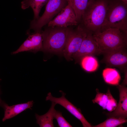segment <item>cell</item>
I'll list each match as a JSON object with an SVG mask.
<instances>
[{"label": "cell", "mask_w": 127, "mask_h": 127, "mask_svg": "<svg viewBox=\"0 0 127 127\" xmlns=\"http://www.w3.org/2000/svg\"><path fill=\"white\" fill-rule=\"evenodd\" d=\"M127 34L118 29L110 28L93 35L102 53L104 54L126 49Z\"/></svg>", "instance_id": "obj_1"}, {"label": "cell", "mask_w": 127, "mask_h": 127, "mask_svg": "<svg viewBox=\"0 0 127 127\" xmlns=\"http://www.w3.org/2000/svg\"><path fill=\"white\" fill-rule=\"evenodd\" d=\"M108 0H94L84 12L82 17L84 27L94 33L100 32L104 23Z\"/></svg>", "instance_id": "obj_2"}, {"label": "cell", "mask_w": 127, "mask_h": 127, "mask_svg": "<svg viewBox=\"0 0 127 127\" xmlns=\"http://www.w3.org/2000/svg\"><path fill=\"white\" fill-rule=\"evenodd\" d=\"M127 6L120 1L108 0L106 18L100 32L111 28L127 33Z\"/></svg>", "instance_id": "obj_3"}, {"label": "cell", "mask_w": 127, "mask_h": 127, "mask_svg": "<svg viewBox=\"0 0 127 127\" xmlns=\"http://www.w3.org/2000/svg\"><path fill=\"white\" fill-rule=\"evenodd\" d=\"M41 32L43 50L44 52L62 54L69 28L51 27Z\"/></svg>", "instance_id": "obj_4"}, {"label": "cell", "mask_w": 127, "mask_h": 127, "mask_svg": "<svg viewBox=\"0 0 127 127\" xmlns=\"http://www.w3.org/2000/svg\"><path fill=\"white\" fill-rule=\"evenodd\" d=\"M67 3V0H48L42 16L31 21L30 29L33 30L36 32H40L42 28L51 20Z\"/></svg>", "instance_id": "obj_5"}, {"label": "cell", "mask_w": 127, "mask_h": 127, "mask_svg": "<svg viewBox=\"0 0 127 127\" xmlns=\"http://www.w3.org/2000/svg\"><path fill=\"white\" fill-rule=\"evenodd\" d=\"M88 30L80 25L75 29L69 28L62 54L67 61L73 60L72 57L79 50Z\"/></svg>", "instance_id": "obj_6"}, {"label": "cell", "mask_w": 127, "mask_h": 127, "mask_svg": "<svg viewBox=\"0 0 127 127\" xmlns=\"http://www.w3.org/2000/svg\"><path fill=\"white\" fill-rule=\"evenodd\" d=\"M92 32L88 31L84 38L78 51L72 56L76 63L80 62L83 57L87 55L94 56L101 54Z\"/></svg>", "instance_id": "obj_7"}, {"label": "cell", "mask_w": 127, "mask_h": 127, "mask_svg": "<svg viewBox=\"0 0 127 127\" xmlns=\"http://www.w3.org/2000/svg\"><path fill=\"white\" fill-rule=\"evenodd\" d=\"M66 6L47 24L48 27H67L77 24L75 12L70 4L67 2Z\"/></svg>", "instance_id": "obj_8"}, {"label": "cell", "mask_w": 127, "mask_h": 127, "mask_svg": "<svg viewBox=\"0 0 127 127\" xmlns=\"http://www.w3.org/2000/svg\"><path fill=\"white\" fill-rule=\"evenodd\" d=\"M60 92L62 94L60 97L53 96L50 92H49L46 97V101L49 100L59 104L66 109L71 114L80 121L83 127H91V126L82 114L80 109L77 107L69 101L65 97V93L61 91Z\"/></svg>", "instance_id": "obj_9"}, {"label": "cell", "mask_w": 127, "mask_h": 127, "mask_svg": "<svg viewBox=\"0 0 127 127\" xmlns=\"http://www.w3.org/2000/svg\"><path fill=\"white\" fill-rule=\"evenodd\" d=\"M104 54L103 61L107 66L116 67L123 71L127 70L126 49L112 51Z\"/></svg>", "instance_id": "obj_10"}, {"label": "cell", "mask_w": 127, "mask_h": 127, "mask_svg": "<svg viewBox=\"0 0 127 127\" xmlns=\"http://www.w3.org/2000/svg\"><path fill=\"white\" fill-rule=\"evenodd\" d=\"M43 39L41 32H36L32 34H29L28 38L12 54H16L20 52L28 51L36 52L43 50Z\"/></svg>", "instance_id": "obj_11"}, {"label": "cell", "mask_w": 127, "mask_h": 127, "mask_svg": "<svg viewBox=\"0 0 127 127\" xmlns=\"http://www.w3.org/2000/svg\"><path fill=\"white\" fill-rule=\"evenodd\" d=\"M117 87L119 91V99L115 109L107 113L108 117H114L127 119V88L126 85H118Z\"/></svg>", "instance_id": "obj_12"}, {"label": "cell", "mask_w": 127, "mask_h": 127, "mask_svg": "<svg viewBox=\"0 0 127 127\" xmlns=\"http://www.w3.org/2000/svg\"><path fill=\"white\" fill-rule=\"evenodd\" d=\"M96 91V96L92 100L93 103H97L103 109L107 110L110 112L114 111L116 108L117 103L111 94L109 89H108L106 93L100 92L97 88Z\"/></svg>", "instance_id": "obj_13"}, {"label": "cell", "mask_w": 127, "mask_h": 127, "mask_svg": "<svg viewBox=\"0 0 127 127\" xmlns=\"http://www.w3.org/2000/svg\"><path fill=\"white\" fill-rule=\"evenodd\" d=\"M33 103V101L32 100L10 106L7 104L4 109V115L2 119V121L11 118L28 109H31Z\"/></svg>", "instance_id": "obj_14"}, {"label": "cell", "mask_w": 127, "mask_h": 127, "mask_svg": "<svg viewBox=\"0 0 127 127\" xmlns=\"http://www.w3.org/2000/svg\"><path fill=\"white\" fill-rule=\"evenodd\" d=\"M56 104L55 102H52L51 107L46 113L42 115L35 114L36 123L40 127H54L53 120L54 119V115L55 110V107Z\"/></svg>", "instance_id": "obj_15"}, {"label": "cell", "mask_w": 127, "mask_h": 127, "mask_svg": "<svg viewBox=\"0 0 127 127\" xmlns=\"http://www.w3.org/2000/svg\"><path fill=\"white\" fill-rule=\"evenodd\" d=\"M94 0H67L73 8L78 21L82 19L85 10Z\"/></svg>", "instance_id": "obj_16"}, {"label": "cell", "mask_w": 127, "mask_h": 127, "mask_svg": "<svg viewBox=\"0 0 127 127\" xmlns=\"http://www.w3.org/2000/svg\"><path fill=\"white\" fill-rule=\"evenodd\" d=\"M48 0H24L21 2V7L25 9L30 7L34 13V20L39 18V13L42 7L47 4Z\"/></svg>", "instance_id": "obj_17"}, {"label": "cell", "mask_w": 127, "mask_h": 127, "mask_svg": "<svg viewBox=\"0 0 127 127\" xmlns=\"http://www.w3.org/2000/svg\"><path fill=\"white\" fill-rule=\"evenodd\" d=\"M102 75L105 82L109 84L119 85L121 76L118 71L114 68H107L104 69Z\"/></svg>", "instance_id": "obj_18"}, {"label": "cell", "mask_w": 127, "mask_h": 127, "mask_svg": "<svg viewBox=\"0 0 127 127\" xmlns=\"http://www.w3.org/2000/svg\"><path fill=\"white\" fill-rule=\"evenodd\" d=\"M80 62L82 68L87 72L95 71L97 70L99 66L98 60L94 56H85L81 58Z\"/></svg>", "instance_id": "obj_19"}, {"label": "cell", "mask_w": 127, "mask_h": 127, "mask_svg": "<svg viewBox=\"0 0 127 127\" xmlns=\"http://www.w3.org/2000/svg\"><path fill=\"white\" fill-rule=\"evenodd\" d=\"M127 119L114 117H108L103 122L98 125L93 126L94 127H115L127 122Z\"/></svg>", "instance_id": "obj_20"}, {"label": "cell", "mask_w": 127, "mask_h": 127, "mask_svg": "<svg viewBox=\"0 0 127 127\" xmlns=\"http://www.w3.org/2000/svg\"><path fill=\"white\" fill-rule=\"evenodd\" d=\"M54 119L57 122L58 126L60 127H71L72 126L63 116L60 111L55 110L54 115Z\"/></svg>", "instance_id": "obj_21"}, {"label": "cell", "mask_w": 127, "mask_h": 127, "mask_svg": "<svg viewBox=\"0 0 127 127\" xmlns=\"http://www.w3.org/2000/svg\"><path fill=\"white\" fill-rule=\"evenodd\" d=\"M1 94V91L0 87V106L4 109L5 106L7 104L1 99L0 97V95Z\"/></svg>", "instance_id": "obj_22"}, {"label": "cell", "mask_w": 127, "mask_h": 127, "mask_svg": "<svg viewBox=\"0 0 127 127\" xmlns=\"http://www.w3.org/2000/svg\"><path fill=\"white\" fill-rule=\"evenodd\" d=\"M117 0L121 1L123 2L126 5H127V0Z\"/></svg>", "instance_id": "obj_23"}, {"label": "cell", "mask_w": 127, "mask_h": 127, "mask_svg": "<svg viewBox=\"0 0 127 127\" xmlns=\"http://www.w3.org/2000/svg\"><path fill=\"white\" fill-rule=\"evenodd\" d=\"M1 79H0V81L1 80Z\"/></svg>", "instance_id": "obj_24"}]
</instances>
